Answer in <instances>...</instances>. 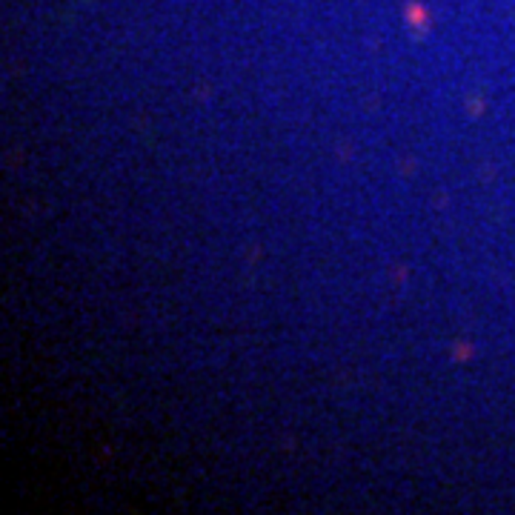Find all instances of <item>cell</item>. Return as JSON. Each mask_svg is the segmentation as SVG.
Here are the masks:
<instances>
[{
    "instance_id": "1",
    "label": "cell",
    "mask_w": 515,
    "mask_h": 515,
    "mask_svg": "<svg viewBox=\"0 0 515 515\" xmlns=\"http://www.w3.org/2000/svg\"><path fill=\"white\" fill-rule=\"evenodd\" d=\"M406 15H410V20L415 26H421V17H426V9H421V6H410L406 9Z\"/></svg>"
}]
</instances>
